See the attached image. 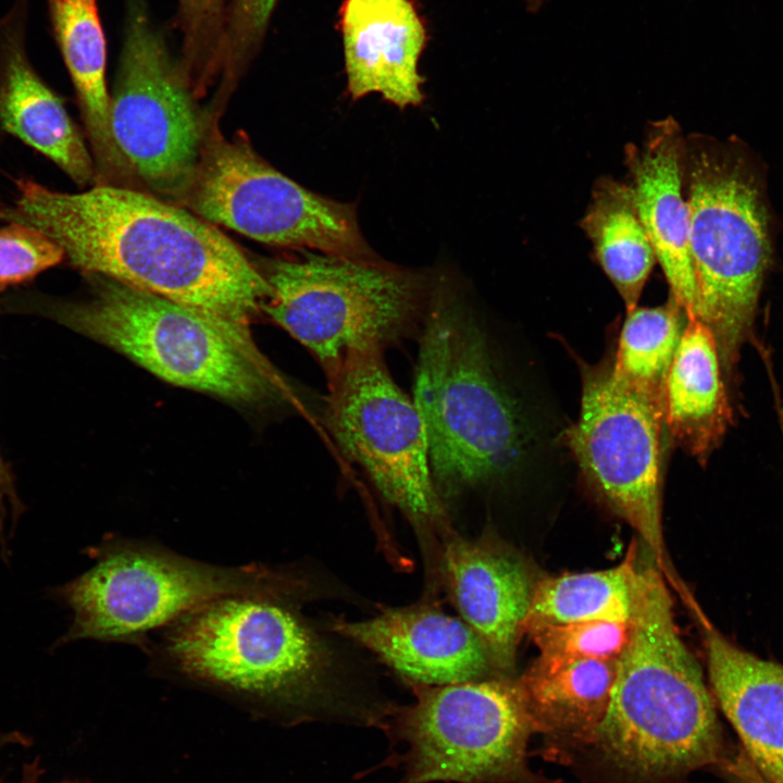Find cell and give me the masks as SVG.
I'll return each mask as SVG.
<instances>
[{"instance_id":"31","label":"cell","mask_w":783,"mask_h":783,"mask_svg":"<svg viewBox=\"0 0 783 783\" xmlns=\"http://www.w3.org/2000/svg\"><path fill=\"white\" fill-rule=\"evenodd\" d=\"M719 770L728 783H768L741 747L730 749Z\"/></svg>"},{"instance_id":"10","label":"cell","mask_w":783,"mask_h":783,"mask_svg":"<svg viewBox=\"0 0 783 783\" xmlns=\"http://www.w3.org/2000/svg\"><path fill=\"white\" fill-rule=\"evenodd\" d=\"M182 207L263 244L374 259L353 204L302 187L264 161L244 136L224 138L209 122Z\"/></svg>"},{"instance_id":"9","label":"cell","mask_w":783,"mask_h":783,"mask_svg":"<svg viewBox=\"0 0 783 783\" xmlns=\"http://www.w3.org/2000/svg\"><path fill=\"white\" fill-rule=\"evenodd\" d=\"M381 729L397 783H542L527 768L534 731L517 680L417 685L414 700L388 708Z\"/></svg>"},{"instance_id":"19","label":"cell","mask_w":783,"mask_h":783,"mask_svg":"<svg viewBox=\"0 0 783 783\" xmlns=\"http://www.w3.org/2000/svg\"><path fill=\"white\" fill-rule=\"evenodd\" d=\"M443 569L453 605L494 667L511 670L534 588L525 566L485 542L453 538L445 547Z\"/></svg>"},{"instance_id":"23","label":"cell","mask_w":783,"mask_h":783,"mask_svg":"<svg viewBox=\"0 0 783 783\" xmlns=\"http://www.w3.org/2000/svg\"><path fill=\"white\" fill-rule=\"evenodd\" d=\"M582 227L626 312L633 310L657 259L630 184L609 177L596 183Z\"/></svg>"},{"instance_id":"27","label":"cell","mask_w":783,"mask_h":783,"mask_svg":"<svg viewBox=\"0 0 783 783\" xmlns=\"http://www.w3.org/2000/svg\"><path fill=\"white\" fill-rule=\"evenodd\" d=\"M542 655L574 659L617 660L627 644L630 622H532L523 626Z\"/></svg>"},{"instance_id":"3","label":"cell","mask_w":783,"mask_h":783,"mask_svg":"<svg viewBox=\"0 0 783 783\" xmlns=\"http://www.w3.org/2000/svg\"><path fill=\"white\" fill-rule=\"evenodd\" d=\"M470 309L434 285L417 364L413 401L421 414L433 477L448 492L518 471L532 431L496 369Z\"/></svg>"},{"instance_id":"13","label":"cell","mask_w":783,"mask_h":783,"mask_svg":"<svg viewBox=\"0 0 783 783\" xmlns=\"http://www.w3.org/2000/svg\"><path fill=\"white\" fill-rule=\"evenodd\" d=\"M663 409L616 381L611 365L584 371L581 410L568 439L591 486L643 540L676 591L661 513Z\"/></svg>"},{"instance_id":"16","label":"cell","mask_w":783,"mask_h":783,"mask_svg":"<svg viewBox=\"0 0 783 783\" xmlns=\"http://www.w3.org/2000/svg\"><path fill=\"white\" fill-rule=\"evenodd\" d=\"M339 26L353 100L376 92L400 109L422 102L427 33L412 0H345Z\"/></svg>"},{"instance_id":"14","label":"cell","mask_w":783,"mask_h":783,"mask_svg":"<svg viewBox=\"0 0 783 783\" xmlns=\"http://www.w3.org/2000/svg\"><path fill=\"white\" fill-rule=\"evenodd\" d=\"M332 627L418 685L483 680L494 667L468 623L428 606L389 609L361 621L336 620Z\"/></svg>"},{"instance_id":"2","label":"cell","mask_w":783,"mask_h":783,"mask_svg":"<svg viewBox=\"0 0 783 783\" xmlns=\"http://www.w3.org/2000/svg\"><path fill=\"white\" fill-rule=\"evenodd\" d=\"M667 580L638 562L630 636L593 744L629 783H669L717 767L730 748L701 668L675 624Z\"/></svg>"},{"instance_id":"20","label":"cell","mask_w":783,"mask_h":783,"mask_svg":"<svg viewBox=\"0 0 783 783\" xmlns=\"http://www.w3.org/2000/svg\"><path fill=\"white\" fill-rule=\"evenodd\" d=\"M51 34L74 86L98 185L137 188L111 133L107 40L98 0H47Z\"/></svg>"},{"instance_id":"17","label":"cell","mask_w":783,"mask_h":783,"mask_svg":"<svg viewBox=\"0 0 783 783\" xmlns=\"http://www.w3.org/2000/svg\"><path fill=\"white\" fill-rule=\"evenodd\" d=\"M684 146L671 116L651 124L641 146L626 148L639 219L685 315H694L695 279L689 251V209L684 191Z\"/></svg>"},{"instance_id":"6","label":"cell","mask_w":783,"mask_h":783,"mask_svg":"<svg viewBox=\"0 0 783 783\" xmlns=\"http://www.w3.org/2000/svg\"><path fill=\"white\" fill-rule=\"evenodd\" d=\"M94 566L47 597L73 612L51 649L79 639L148 646L147 635L220 597H283L293 582L265 566L223 567L158 544L111 537L88 548Z\"/></svg>"},{"instance_id":"1","label":"cell","mask_w":783,"mask_h":783,"mask_svg":"<svg viewBox=\"0 0 783 783\" xmlns=\"http://www.w3.org/2000/svg\"><path fill=\"white\" fill-rule=\"evenodd\" d=\"M0 221L33 227L64 260L248 331L271 297L263 274L214 224L142 190L98 185L69 194L27 178Z\"/></svg>"},{"instance_id":"25","label":"cell","mask_w":783,"mask_h":783,"mask_svg":"<svg viewBox=\"0 0 783 783\" xmlns=\"http://www.w3.org/2000/svg\"><path fill=\"white\" fill-rule=\"evenodd\" d=\"M685 312L670 296L657 307L626 312L617 355L611 363L616 381L663 409L668 371L680 341Z\"/></svg>"},{"instance_id":"18","label":"cell","mask_w":783,"mask_h":783,"mask_svg":"<svg viewBox=\"0 0 783 783\" xmlns=\"http://www.w3.org/2000/svg\"><path fill=\"white\" fill-rule=\"evenodd\" d=\"M710 691L768 783H783V664L735 645L699 610Z\"/></svg>"},{"instance_id":"33","label":"cell","mask_w":783,"mask_h":783,"mask_svg":"<svg viewBox=\"0 0 783 783\" xmlns=\"http://www.w3.org/2000/svg\"><path fill=\"white\" fill-rule=\"evenodd\" d=\"M29 738L20 731H0V750L10 745H27Z\"/></svg>"},{"instance_id":"30","label":"cell","mask_w":783,"mask_h":783,"mask_svg":"<svg viewBox=\"0 0 783 783\" xmlns=\"http://www.w3.org/2000/svg\"><path fill=\"white\" fill-rule=\"evenodd\" d=\"M26 511L25 505L16 492L15 481L10 465L3 459L0 451V557L2 560L10 559L8 539L5 537V522L10 514L11 527L9 538L11 539L20 517Z\"/></svg>"},{"instance_id":"22","label":"cell","mask_w":783,"mask_h":783,"mask_svg":"<svg viewBox=\"0 0 783 783\" xmlns=\"http://www.w3.org/2000/svg\"><path fill=\"white\" fill-rule=\"evenodd\" d=\"M616 664L540 654L517 680L534 731L559 743L593 744L609 705Z\"/></svg>"},{"instance_id":"12","label":"cell","mask_w":783,"mask_h":783,"mask_svg":"<svg viewBox=\"0 0 783 783\" xmlns=\"http://www.w3.org/2000/svg\"><path fill=\"white\" fill-rule=\"evenodd\" d=\"M327 381L325 423L343 452L408 517L442 521L421 414L390 376L383 349L351 353Z\"/></svg>"},{"instance_id":"24","label":"cell","mask_w":783,"mask_h":783,"mask_svg":"<svg viewBox=\"0 0 783 783\" xmlns=\"http://www.w3.org/2000/svg\"><path fill=\"white\" fill-rule=\"evenodd\" d=\"M637 545L616 567L549 576L534 585L526 623L624 622L633 612Z\"/></svg>"},{"instance_id":"4","label":"cell","mask_w":783,"mask_h":783,"mask_svg":"<svg viewBox=\"0 0 783 783\" xmlns=\"http://www.w3.org/2000/svg\"><path fill=\"white\" fill-rule=\"evenodd\" d=\"M161 631L156 659L177 678L287 724L320 716L322 647L283 597H220Z\"/></svg>"},{"instance_id":"26","label":"cell","mask_w":783,"mask_h":783,"mask_svg":"<svg viewBox=\"0 0 783 783\" xmlns=\"http://www.w3.org/2000/svg\"><path fill=\"white\" fill-rule=\"evenodd\" d=\"M177 1L183 38L179 63L197 96L220 77L228 0Z\"/></svg>"},{"instance_id":"15","label":"cell","mask_w":783,"mask_h":783,"mask_svg":"<svg viewBox=\"0 0 783 783\" xmlns=\"http://www.w3.org/2000/svg\"><path fill=\"white\" fill-rule=\"evenodd\" d=\"M30 0L0 17V130L35 149L74 183L95 182V164L62 98L32 64L26 48Z\"/></svg>"},{"instance_id":"5","label":"cell","mask_w":783,"mask_h":783,"mask_svg":"<svg viewBox=\"0 0 783 783\" xmlns=\"http://www.w3.org/2000/svg\"><path fill=\"white\" fill-rule=\"evenodd\" d=\"M87 276L86 300L25 295L13 306L102 343L172 384L249 405L282 396L248 331L116 279Z\"/></svg>"},{"instance_id":"7","label":"cell","mask_w":783,"mask_h":783,"mask_svg":"<svg viewBox=\"0 0 783 783\" xmlns=\"http://www.w3.org/2000/svg\"><path fill=\"white\" fill-rule=\"evenodd\" d=\"M694 315L713 333L731 377L756 316L771 262L759 183L738 156L693 139L684 146Z\"/></svg>"},{"instance_id":"21","label":"cell","mask_w":783,"mask_h":783,"mask_svg":"<svg viewBox=\"0 0 783 783\" xmlns=\"http://www.w3.org/2000/svg\"><path fill=\"white\" fill-rule=\"evenodd\" d=\"M685 318L666 378L663 422L676 444L705 461L721 443L733 414L716 337L697 316Z\"/></svg>"},{"instance_id":"28","label":"cell","mask_w":783,"mask_h":783,"mask_svg":"<svg viewBox=\"0 0 783 783\" xmlns=\"http://www.w3.org/2000/svg\"><path fill=\"white\" fill-rule=\"evenodd\" d=\"M278 0H228L220 80L234 88L259 52Z\"/></svg>"},{"instance_id":"29","label":"cell","mask_w":783,"mask_h":783,"mask_svg":"<svg viewBox=\"0 0 783 783\" xmlns=\"http://www.w3.org/2000/svg\"><path fill=\"white\" fill-rule=\"evenodd\" d=\"M63 260L61 248L41 232L18 223L0 228V291L26 283Z\"/></svg>"},{"instance_id":"8","label":"cell","mask_w":783,"mask_h":783,"mask_svg":"<svg viewBox=\"0 0 783 783\" xmlns=\"http://www.w3.org/2000/svg\"><path fill=\"white\" fill-rule=\"evenodd\" d=\"M263 310L332 374L351 353L384 348L423 322L433 286L417 272L375 259L306 254L261 271Z\"/></svg>"},{"instance_id":"32","label":"cell","mask_w":783,"mask_h":783,"mask_svg":"<svg viewBox=\"0 0 783 783\" xmlns=\"http://www.w3.org/2000/svg\"><path fill=\"white\" fill-rule=\"evenodd\" d=\"M42 774L39 758L24 765L20 783H39Z\"/></svg>"},{"instance_id":"11","label":"cell","mask_w":783,"mask_h":783,"mask_svg":"<svg viewBox=\"0 0 783 783\" xmlns=\"http://www.w3.org/2000/svg\"><path fill=\"white\" fill-rule=\"evenodd\" d=\"M110 104L114 142L136 178L182 207L195 176L208 122L188 79L144 0H127Z\"/></svg>"},{"instance_id":"34","label":"cell","mask_w":783,"mask_h":783,"mask_svg":"<svg viewBox=\"0 0 783 783\" xmlns=\"http://www.w3.org/2000/svg\"><path fill=\"white\" fill-rule=\"evenodd\" d=\"M65 783H69V782H65ZM70 783H71V782H70Z\"/></svg>"}]
</instances>
